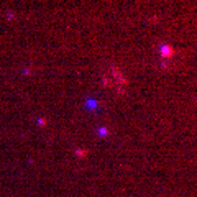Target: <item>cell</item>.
Instances as JSON below:
<instances>
[{"label": "cell", "mask_w": 197, "mask_h": 197, "mask_svg": "<svg viewBox=\"0 0 197 197\" xmlns=\"http://www.w3.org/2000/svg\"><path fill=\"white\" fill-rule=\"evenodd\" d=\"M161 54H163L164 58H171V56H174V49H172L169 44H163V46H161Z\"/></svg>", "instance_id": "obj_1"}]
</instances>
